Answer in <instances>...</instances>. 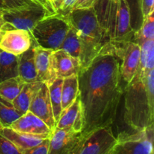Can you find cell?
Returning a JSON list of instances; mask_svg holds the SVG:
<instances>
[{"mask_svg": "<svg viewBox=\"0 0 154 154\" xmlns=\"http://www.w3.org/2000/svg\"><path fill=\"white\" fill-rule=\"evenodd\" d=\"M78 75L84 118L81 135L112 126L124 88L120 60L114 48L111 45L104 47L87 66L80 69Z\"/></svg>", "mask_w": 154, "mask_h": 154, "instance_id": "obj_1", "label": "cell"}, {"mask_svg": "<svg viewBox=\"0 0 154 154\" xmlns=\"http://www.w3.org/2000/svg\"><path fill=\"white\" fill-rule=\"evenodd\" d=\"M126 124L131 131H143L153 126L154 69L136 75L123 88Z\"/></svg>", "mask_w": 154, "mask_h": 154, "instance_id": "obj_2", "label": "cell"}, {"mask_svg": "<svg viewBox=\"0 0 154 154\" xmlns=\"http://www.w3.org/2000/svg\"><path fill=\"white\" fill-rule=\"evenodd\" d=\"M93 8L107 45L117 48L133 40L135 32L125 0H96Z\"/></svg>", "mask_w": 154, "mask_h": 154, "instance_id": "obj_3", "label": "cell"}, {"mask_svg": "<svg viewBox=\"0 0 154 154\" xmlns=\"http://www.w3.org/2000/svg\"><path fill=\"white\" fill-rule=\"evenodd\" d=\"M66 17L81 42V69L87 66L107 45L93 7L72 10Z\"/></svg>", "mask_w": 154, "mask_h": 154, "instance_id": "obj_4", "label": "cell"}, {"mask_svg": "<svg viewBox=\"0 0 154 154\" xmlns=\"http://www.w3.org/2000/svg\"><path fill=\"white\" fill-rule=\"evenodd\" d=\"M70 26L66 17L56 13L39 21L29 33L38 46L56 51L60 49Z\"/></svg>", "mask_w": 154, "mask_h": 154, "instance_id": "obj_5", "label": "cell"}, {"mask_svg": "<svg viewBox=\"0 0 154 154\" xmlns=\"http://www.w3.org/2000/svg\"><path fill=\"white\" fill-rule=\"evenodd\" d=\"M111 154H150L153 152V126L143 131H123Z\"/></svg>", "mask_w": 154, "mask_h": 154, "instance_id": "obj_6", "label": "cell"}, {"mask_svg": "<svg viewBox=\"0 0 154 154\" xmlns=\"http://www.w3.org/2000/svg\"><path fill=\"white\" fill-rule=\"evenodd\" d=\"M53 14L42 6H24L2 11V15L8 25L14 29H24L30 32L40 20Z\"/></svg>", "mask_w": 154, "mask_h": 154, "instance_id": "obj_7", "label": "cell"}, {"mask_svg": "<svg viewBox=\"0 0 154 154\" xmlns=\"http://www.w3.org/2000/svg\"><path fill=\"white\" fill-rule=\"evenodd\" d=\"M82 137L78 154H111L117 143L112 126L99 128Z\"/></svg>", "mask_w": 154, "mask_h": 154, "instance_id": "obj_8", "label": "cell"}, {"mask_svg": "<svg viewBox=\"0 0 154 154\" xmlns=\"http://www.w3.org/2000/svg\"><path fill=\"white\" fill-rule=\"evenodd\" d=\"M120 60V74L125 85L129 84L136 75L139 68L141 48L134 41H129L114 48Z\"/></svg>", "mask_w": 154, "mask_h": 154, "instance_id": "obj_9", "label": "cell"}, {"mask_svg": "<svg viewBox=\"0 0 154 154\" xmlns=\"http://www.w3.org/2000/svg\"><path fill=\"white\" fill-rule=\"evenodd\" d=\"M32 42L28 31L11 27L5 23L0 33V49L5 52L19 56L30 48Z\"/></svg>", "mask_w": 154, "mask_h": 154, "instance_id": "obj_10", "label": "cell"}, {"mask_svg": "<svg viewBox=\"0 0 154 154\" xmlns=\"http://www.w3.org/2000/svg\"><path fill=\"white\" fill-rule=\"evenodd\" d=\"M81 139V134L72 129L54 128L49 138L48 154H72Z\"/></svg>", "mask_w": 154, "mask_h": 154, "instance_id": "obj_11", "label": "cell"}, {"mask_svg": "<svg viewBox=\"0 0 154 154\" xmlns=\"http://www.w3.org/2000/svg\"><path fill=\"white\" fill-rule=\"evenodd\" d=\"M9 127L17 132L45 139L51 137L52 130L39 117L27 111Z\"/></svg>", "mask_w": 154, "mask_h": 154, "instance_id": "obj_12", "label": "cell"}, {"mask_svg": "<svg viewBox=\"0 0 154 154\" xmlns=\"http://www.w3.org/2000/svg\"><path fill=\"white\" fill-rule=\"evenodd\" d=\"M28 111L43 120L52 131L56 127L52 105L46 83L42 84L41 89L30 103Z\"/></svg>", "mask_w": 154, "mask_h": 154, "instance_id": "obj_13", "label": "cell"}, {"mask_svg": "<svg viewBox=\"0 0 154 154\" xmlns=\"http://www.w3.org/2000/svg\"><path fill=\"white\" fill-rule=\"evenodd\" d=\"M83 125L84 118L80 96L78 94L75 100L69 107L62 111L55 128L72 129L75 132L81 133Z\"/></svg>", "mask_w": 154, "mask_h": 154, "instance_id": "obj_14", "label": "cell"}, {"mask_svg": "<svg viewBox=\"0 0 154 154\" xmlns=\"http://www.w3.org/2000/svg\"><path fill=\"white\" fill-rule=\"evenodd\" d=\"M53 67L57 78H65L78 75L81 69V62L62 49L53 51Z\"/></svg>", "mask_w": 154, "mask_h": 154, "instance_id": "obj_15", "label": "cell"}, {"mask_svg": "<svg viewBox=\"0 0 154 154\" xmlns=\"http://www.w3.org/2000/svg\"><path fill=\"white\" fill-rule=\"evenodd\" d=\"M52 52L51 50L45 49L37 45L35 46V63L37 80L42 83L48 84L57 78L53 67Z\"/></svg>", "mask_w": 154, "mask_h": 154, "instance_id": "obj_16", "label": "cell"}, {"mask_svg": "<svg viewBox=\"0 0 154 154\" xmlns=\"http://www.w3.org/2000/svg\"><path fill=\"white\" fill-rule=\"evenodd\" d=\"M37 44L32 39L30 48L18 56V72L19 77L25 83L37 81L35 63V46Z\"/></svg>", "mask_w": 154, "mask_h": 154, "instance_id": "obj_17", "label": "cell"}, {"mask_svg": "<svg viewBox=\"0 0 154 154\" xmlns=\"http://www.w3.org/2000/svg\"><path fill=\"white\" fill-rule=\"evenodd\" d=\"M0 135L8 139L22 152L36 147L45 140L38 137L17 132L10 127L2 128L0 129Z\"/></svg>", "mask_w": 154, "mask_h": 154, "instance_id": "obj_18", "label": "cell"}, {"mask_svg": "<svg viewBox=\"0 0 154 154\" xmlns=\"http://www.w3.org/2000/svg\"><path fill=\"white\" fill-rule=\"evenodd\" d=\"M43 83L41 81L25 83L20 93L12 102L14 107L21 114L28 111L30 103L42 87Z\"/></svg>", "mask_w": 154, "mask_h": 154, "instance_id": "obj_19", "label": "cell"}, {"mask_svg": "<svg viewBox=\"0 0 154 154\" xmlns=\"http://www.w3.org/2000/svg\"><path fill=\"white\" fill-rule=\"evenodd\" d=\"M17 76H19L18 56L0 49V83Z\"/></svg>", "mask_w": 154, "mask_h": 154, "instance_id": "obj_20", "label": "cell"}, {"mask_svg": "<svg viewBox=\"0 0 154 154\" xmlns=\"http://www.w3.org/2000/svg\"><path fill=\"white\" fill-rule=\"evenodd\" d=\"M79 94L78 75L63 78L62 84V108L65 109L69 107Z\"/></svg>", "mask_w": 154, "mask_h": 154, "instance_id": "obj_21", "label": "cell"}, {"mask_svg": "<svg viewBox=\"0 0 154 154\" xmlns=\"http://www.w3.org/2000/svg\"><path fill=\"white\" fill-rule=\"evenodd\" d=\"M63 78H56L54 81L48 83V91H49L50 99L52 105L53 112H54V120L56 124L59 120L62 108V84H63Z\"/></svg>", "mask_w": 154, "mask_h": 154, "instance_id": "obj_22", "label": "cell"}, {"mask_svg": "<svg viewBox=\"0 0 154 154\" xmlns=\"http://www.w3.org/2000/svg\"><path fill=\"white\" fill-rule=\"evenodd\" d=\"M24 84L25 82L19 76L5 80L0 83V96L12 102L20 93Z\"/></svg>", "mask_w": 154, "mask_h": 154, "instance_id": "obj_23", "label": "cell"}, {"mask_svg": "<svg viewBox=\"0 0 154 154\" xmlns=\"http://www.w3.org/2000/svg\"><path fill=\"white\" fill-rule=\"evenodd\" d=\"M71 26V25H70ZM60 49L63 50L72 57L81 62V45L80 39L75 29L71 26Z\"/></svg>", "mask_w": 154, "mask_h": 154, "instance_id": "obj_24", "label": "cell"}, {"mask_svg": "<svg viewBox=\"0 0 154 154\" xmlns=\"http://www.w3.org/2000/svg\"><path fill=\"white\" fill-rule=\"evenodd\" d=\"M21 115L11 102L0 96V126L2 127H9Z\"/></svg>", "mask_w": 154, "mask_h": 154, "instance_id": "obj_25", "label": "cell"}, {"mask_svg": "<svg viewBox=\"0 0 154 154\" xmlns=\"http://www.w3.org/2000/svg\"><path fill=\"white\" fill-rule=\"evenodd\" d=\"M141 55L138 69L144 72L154 69V39H150L140 45Z\"/></svg>", "mask_w": 154, "mask_h": 154, "instance_id": "obj_26", "label": "cell"}, {"mask_svg": "<svg viewBox=\"0 0 154 154\" xmlns=\"http://www.w3.org/2000/svg\"><path fill=\"white\" fill-rule=\"evenodd\" d=\"M150 39H154V11L144 18L139 29L134 33L132 41L140 45Z\"/></svg>", "mask_w": 154, "mask_h": 154, "instance_id": "obj_27", "label": "cell"}, {"mask_svg": "<svg viewBox=\"0 0 154 154\" xmlns=\"http://www.w3.org/2000/svg\"><path fill=\"white\" fill-rule=\"evenodd\" d=\"M130 15V25L134 32L138 31L141 27L144 17L141 11V0H125Z\"/></svg>", "mask_w": 154, "mask_h": 154, "instance_id": "obj_28", "label": "cell"}, {"mask_svg": "<svg viewBox=\"0 0 154 154\" xmlns=\"http://www.w3.org/2000/svg\"><path fill=\"white\" fill-rule=\"evenodd\" d=\"M0 154H23V152L8 139L0 135Z\"/></svg>", "mask_w": 154, "mask_h": 154, "instance_id": "obj_29", "label": "cell"}, {"mask_svg": "<svg viewBox=\"0 0 154 154\" xmlns=\"http://www.w3.org/2000/svg\"><path fill=\"white\" fill-rule=\"evenodd\" d=\"M48 146L49 138H46L36 147L23 151V154H48Z\"/></svg>", "mask_w": 154, "mask_h": 154, "instance_id": "obj_30", "label": "cell"}, {"mask_svg": "<svg viewBox=\"0 0 154 154\" xmlns=\"http://www.w3.org/2000/svg\"><path fill=\"white\" fill-rule=\"evenodd\" d=\"M77 0H63L61 5L57 9V13L63 17H66L73 9Z\"/></svg>", "mask_w": 154, "mask_h": 154, "instance_id": "obj_31", "label": "cell"}, {"mask_svg": "<svg viewBox=\"0 0 154 154\" xmlns=\"http://www.w3.org/2000/svg\"><path fill=\"white\" fill-rule=\"evenodd\" d=\"M141 11L144 19L154 11V0H141Z\"/></svg>", "mask_w": 154, "mask_h": 154, "instance_id": "obj_32", "label": "cell"}, {"mask_svg": "<svg viewBox=\"0 0 154 154\" xmlns=\"http://www.w3.org/2000/svg\"><path fill=\"white\" fill-rule=\"evenodd\" d=\"M95 1H96V0H77V2H75L72 10L91 8L93 6Z\"/></svg>", "mask_w": 154, "mask_h": 154, "instance_id": "obj_33", "label": "cell"}, {"mask_svg": "<svg viewBox=\"0 0 154 154\" xmlns=\"http://www.w3.org/2000/svg\"><path fill=\"white\" fill-rule=\"evenodd\" d=\"M35 1L37 2L39 5L43 6L45 8H46L48 11L51 12V14H53L57 13V11H56L55 10V8H54L53 0H35Z\"/></svg>", "mask_w": 154, "mask_h": 154, "instance_id": "obj_34", "label": "cell"}, {"mask_svg": "<svg viewBox=\"0 0 154 154\" xmlns=\"http://www.w3.org/2000/svg\"><path fill=\"white\" fill-rule=\"evenodd\" d=\"M2 1L4 2V3L5 4V5L7 6L8 9L19 8L27 6V5L21 2L19 0H2Z\"/></svg>", "mask_w": 154, "mask_h": 154, "instance_id": "obj_35", "label": "cell"}, {"mask_svg": "<svg viewBox=\"0 0 154 154\" xmlns=\"http://www.w3.org/2000/svg\"><path fill=\"white\" fill-rule=\"evenodd\" d=\"M21 2L24 3V4L30 6H42L41 5H39L35 0H19ZM43 7V6H42Z\"/></svg>", "mask_w": 154, "mask_h": 154, "instance_id": "obj_36", "label": "cell"}, {"mask_svg": "<svg viewBox=\"0 0 154 154\" xmlns=\"http://www.w3.org/2000/svg\"><path fill=\"white\" fill-rule=\"evenodd\" d=\"M5 25V21L4 20L2 17V12H0V33L2 31L3 29H4Z\"/></svg>", "mask_w": 154, "mask_h": 154, "instance_id": "obj_37", "label": "cell"}, {"mask_svg": "<svg viewBox=\"0 0 154 154\" xmlns=\"http://www.w3.org/2000/svg\"><path fill=\"white\" fill-rule=\"evenodd\" d=\"M62 2H63V0H53V2H54V8H55L56 11H57V9H58L59 7L60 6Z\"/></svg>", "mask_w": 154, "mask_h": 154, "instance_id": "obj_38", "label": "cell"}, {"mask_svg": "<svg viewBox=\"0 0 154 154\" xmlns=\"http://www.w3.org/2000/svg\"><path fill=\"white\" fill-rule=\"evenodd\" d=\"M0 8L2 9V10H7V9H8L2 0H0Z\"/></svg>", "mask_w": 154, "mask_h": 154, "instance_id": "obj_39", "label": "cell"}, {"mask_svg": "<svg viewBox=\"0 0 154 154\" xmlns=\"http://www.w3.org/2000/svg\"><path fill=\"white\" fill-rule=\"evenodd\" d=\"M82 139H83V137H82ZM82 139L81 140V141L79 142V144H78V146H77V147L75 148V150H74V152L72 153V154H78V150H79V148H80V146H81V141H82Z\"/></svg>", "mask_w": 154, "mask_h": 154, "instance_id": "obj_40", "label": "cell"}, {"mask_svg": "<svg viewBox=\"0 0 154 154\" xmlns=\"http://www.w3.org/2000/svg\"><path fill=\"white\" fill-rule=\"evenodd\" d=\"M2 9H1V8H0V12H2Z\"/></svg>", "mask_w": 154, "mask_h": 154, "instance_id": "obj_41", "label": "cell"}, {"mask_svg": "<svg viewBox=\"0 0 154 154\" xmlns=\"http://www.w3.org/2000/svg\"><path fill=\"white\" fill-rule=\"evenodd\" d=\"M2 126H0V129H2Z\"/></svg>", "mask_w": 154, "mask_h": 154, "instance_id": "obj_42", "label": "cell"}, {"mask_svg": "<svg viewBox=\"0 0 154 154\" xmlns=\"http://www.w3.org/2000/svg\"><path fill=\"white\" fill-rule=\"evenodd\" d=\"M150 154H153V153H150Z\"/></svg>", "mask_w": 154, "mask_h": 154, "instance_id": "obj_43", "label": "cell"}]
</instances>
